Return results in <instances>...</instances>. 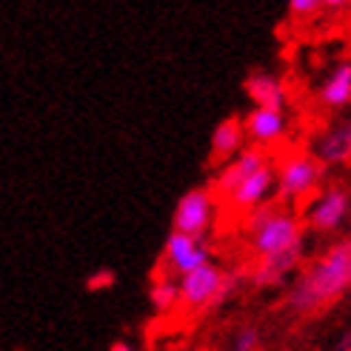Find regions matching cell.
Masks as SVG:
<instances>
[{"instance_id": "6da1fadb", "label": "cell", "mask_w": 351, "mask_h": 351, "mask_svg": "<svg viewBox=\"0 0 351 351\" xmlns=\"http://www.w3.org/2000/svg\"><path fill=\"white\" fill-rule=\"evenodd\" d=\"M351 291V237L328 245L326 254L300 271L286 294V308L294 314H314Z\"/></svg>"}, {"instance_id": "7a4b0ae2", "label": "cell", "mask_w": 351, "mask_h": 351, "mask_svg": "<svg viewBox=\"0 0 351 351\" xmlns=\"http://www.w3.org/2000/svg\"><path fill=\"white\" fill-rule=\"evenodd\" d=\"M245 229H249L257 257L283 254L289 249L303 245V220L297 215H289L283 203H277V200L263 203L260 208L249 212Z\"/></svg>"}, {"instance_id": "3957f363", "label": "cell", "mask_w": 351, "mask_h": 351, "mask_svg": "<svg viewBox=\"0 0 351 351\" xmlns=\"http://www.w3.org/2000/svg\"><path fill=\"white\" fill-rule=\"evenodd\" d=\"M323 180V163L317 157H311L306 152H294L280 163V195L277 203H300L308 200L317 191Z\"/></svg>"}, {"instance_id": "277c9868", "label": "cell", "mask_w": 351, "mask_h": 351, "mask_svg": "<svg viewBox=\"0 0 351 351\" xmlns=\"http://www.w3.org/2000/svg\"><path fill=\"white\" fill-rule=\"evenodd\" d=\"M206 263H208V249H206L203 240L171 232V237H169L166 245H163V257H160L163 271H157L154 277L174 280V277H183V274H189V271L206 266Z\"/></svg>"}, {"instance_id": "5b68a950", "label": "cell", "mask_w": 351, "mask_h": 351, "mask_svg": "<svg viewBox=\"0 0 351 351\" xmlns=\"http://www.w3.org/2000/svg\"><path fill=\"white\" fill-rule=\"evenodd\" d=\"M212 217H215V195H212V189H191L180 197L178 208H174V232L203 240Z\"/></svg>"}, {"instance_id": "8992f818", "label": "cell", "mask_w": 351, "mask_h": 351, "mask_svg": "<svg viewBox=\"0 0 351 351\" xmlns=\"http://www.w3.org/2000/svg\"><path fill=\"white\" fill-rule=\"evenodd\" d=\"M266 160H269V154H266V149H263V146H257V149H243L232 163H226V166L217 171L212 195L226 200L245 178H252L254 171H260L263 166H269Z\"/></svg>"}, {"instance_id": "52a82bcc", "label": "cell", "mask_w": 351, "mask_h": 351, "mask_svg": "<svg viewBox=\"0 0 351 351\" xmlns=\"http://www.w3.org/2000/svg\"><path fill=\"white\" fill-rule=\"evenodd\" d=\"M223 280V271L212 263H206V266L195 269L180 277V306L183 308H208L212 303V297L217 294V286Z\"/></svg>"}, {"instance_id": "ba28073f", "label": "cell", "mask_w": 351, "mask_h": 351, "mask_svg": "<svg viewBox=\"0 0 351 351\" xmlns=\"http://www.w3.org/2000/svg\"><path fill=\"white\" fill-rule=\"evenodd\" d=\"M348 208H351V195L343 186H331L317 197V203L311 206L308 226L314 232H335L348 217Z\"/></svg>"}, {"instance_id": "9c48e42d", "label": "cell", "mask_w": 351, "mask_h": 351, "mask_svg": "<svg viewBox=\"0 0 351 351\" xmlns=\"http://www.w3.org/2000/svg\"><path fill=\"white\" fill-rule=\"evenodd\" d=\"M303 260V245H297V249H289L283 254H271V257H260L257 266L252 269L249 274V283L257 286V289H271V286H280L286 283V277L300 266Z\"/></svg>"}, {"instance_id": "30bf717a", "label": "cell", "mask_w": 351, "mask_h": 351, "mask_svg": "<svg viewBox=\"0 0 351 351\" xmlns=\"http://www.w3.org/2000/svg\"><path fill=\"white\" fill-rule=\"evenodd\" d=\"M245 143V132H243V120L240 117H226L217 123V129L212 134V154H208V166L223 169L226 163H232L234 157L243 152Z\"/></svg>"}, {"instance_id": "8fae6325", "label": "cell", "mask_w": 351, "mask_h": 351, "mask_svg": "<svg viewBox=\"0 0 351 351\" xmlns=\"http://www.w3.org/2000/svg\"><path fill=\"white\" fill-rule=\"evenodd\" d=\"M249 100H254V109H271V112H283V106L289 103V92L286 83L269 75V72H252L243 83Z\"/></svg>"}, {"instance_id": "7c38bea8", "label": "cell", "mask_w": 351, "mask_h": 351, "mask_svg": "<svg viewBox=\"0 0 351 351\" xmlns=\"http://www.w3.org/2000/svg\"><path fill=\"white\" fill-rule=\"evenodd\" d=\"M271 183H274V171L271 166H263L260 171H254L252 178H245L229 197H226V203L234 206L237 212H254V208H260L263 203H266L269 191H271Z\"/></svg>"}, {"instance_id": "4fadbf2b", "label": "cell", "mask_w": 351, "mask_h": 351, "mask_svg": "<svg viewBox=\"0 0 351 351\" xmlns=\"http://www.w3.org/2000/svg\"><path fill=\"white\" fill-rule=\"evenodd\" d=\"M243 132L254 143H277L286 134V117L283 112H271V109H252L243 120Z\"/></svg>"}, {"instance_id": "5bb4252c", "label": "cell", "mask_w": 351, "mask_h": 351, "mask_svg": "<svg viewBox=\"0 0 351 351\" xmlns=\"http://www.w3.org/2000/svg\"><path fill=\"white\" fill-rule=\"evenodd\" d=\"M317 160L326 166H348L351 163V120L328 129L317 143Z\"/></svg>"}, {"instance_id": "9a60e30c", "label": "cell", "mask_w": 351, "mask_h": 351, "mask_svg": "<svg viewBox=\"0 0 351 351\" xmlns=\"http://www.w3.org/2000/svg\"><path fill=\"white\" fill-rule=\"evenodd\" d=\"M320 100L328 109H340L346 103H351V63H340L331 77L323 83Z\"/></svg>"}, {"instance_id": "2e32d148", "label": "cell", "mask_w": 351, "mask_h": 351, "mask_svg": "<svg viewBox=\"0 0 351 351\" xmlns=\"http://www.w3.org/2000/svg\"><path fill=\"white\" fill-rule=\"evenodd\" d=\"M149 300L157 311H171L180 306V289H178V280H160L154 277L152 280V289H149Z\"/></svg>"}, {"instance_id": "e0dca14e", "label": "cell", "mask_w": 351, "mask_h": 351, "mask_svg": "<svg viewBox=\"0 0 351 351\" xmlns=\"http://www.w3.org/2000/svg\"><path fill=\"white\" fill-rule=\"evenodd\" d=\"M229 351H260V328L257 326L237 328L229 343Z\"/></svg>"}, {"instance_id": "ac0fdd59", "label": "cell", "mask_w": 351, "mask_h": 351, "mask_svg": "<svg viewBox=\"0 0 351 351\" xmlns=\"http://www.w3.org/2000/svg\"><path fill=\"white\" fill-rule=\"evenodd\" d=\"M117 283V274L112 269H97L86 277V291H109Z\"/></svg>"}, {"instance_id": "d6986e66", "label": "cell", "mask_w": 351, "mask_h": 351, "mask_svg": "<svg viewBox=\"0 0 351 351\" xmlns=\"http://www.w3.org/2000/svg\"><path fill=\"white\" fill-rule=\"evenodd\" d=\"M289 12H291L294 17H303V21H308V17H314V14L323 12V3H320V0H291Z\"/></svg>"}, {"instance_id": "ffe728a7", "label": "cell", "mask_w": 351, "mask_h": 351, "mask_svg": "<svg viewBox=\"0 0 351 351\" xmlns=\"http://www.w3.org/2000/svg\"><path fill=\"white\" fill-rule=\"evenodd\" d=\"M331 351H351V326L343 331V335L337 337V343L331 346Z\"/></svg>"}, {"instance_id": "44dd1931", "label": "cell", "mask_w": 351, "mask_h": 351, "mask_svg": "<svg viewBox=\"0 0 351 351\" xmlns=\"http://www.w3.org/2000/svg\"><path fill=\"white\" fill-rule=\"evenodd\" d=\"M109 351H134L129 343H123V340H117V343H112V348Z\"/></svg>"}, {"instance_id": "7402d4cb", "label": "cell", "mask_w": 351, "mask_h": 351, "mask_svg": "<svg viewBox=\"0 0 351 351\" xmlns=\"http://www.w3.org/2000/svg\"><path fill=\"white\" fill-rule=\"evenodd\" d=\"M191 351H208V348H191Z\"/></svg>"}]
</instances>
